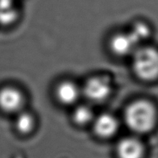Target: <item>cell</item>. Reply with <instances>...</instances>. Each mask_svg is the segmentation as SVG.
<instances>
[{"label":"cell","instance_id":"ba28073f","mask_svg":"<svg viewBox=\"0 0 158 158\" xmlns=\"http://www.w3.org/2000/svg\"><path fill=\"white\" fill-rule=\"evenodd\" d=\"M81 90L78 85L71 81H63L56 87L55 95L60 103L65 105H73L80 96Z\"/></svg>","mask_w":158,"mask_h":158},{"label":"cell","instance_id":"52a82bcc","mask_svg":"<svg viewBox=\"0 0 158 158\" xmlns=\"http://www.w3.org/2000/svg\"><path fill=\"white\" fill-rule=\"evenodd\" d=\"M93 125L95 134L102 139L113 137L119 129L118 120L110 113L99 115L93 121Z\"/></svg>","mask_w":158,"mask_h":158},{"label":"cell","instance_id":"3957f363","mask_svg":"<svg viewBox=\"0 0 158 158\" xmlns=\"http://www.w3.org/2000/svg\"><path fill=\"white\" fill-rule=\"evenodd\" d=\"M82 91L91 102H104L110 96L112 84L105 76H94L86 81Z\"/></svg>","mask_w":158,"mask_h":158},{"label":"cell","instance_id":"7a4b0ae2","mask_svg":"<svg viewBox=\"0 0 158 158\" xmlns=\"http://www.w3.org/2000/svg\"><path fill=\"white\" fill-rule=\"evenodd\" d=\"M132 57L133 69L138 78L144 81L157 80V48L152 46H140Z\"/></svg>","mask_w":158,"mask_h":158},{"label":"cell","instance_id":"8992f818","mask_svg":"<svg viewBox=\"0 0 158 158\" xmlns=\"http://www.w3.org/2000/svg\"><path fill=\"white\" fill-rule=\"evenodd\" d=\"M111 51L118 57H127L133 55L140 46L130 31L118 33L111 38L110 42Z\"/></svg>","mask_w":158,"mask_h":158},{"label":"cell","instance_id":"8fae6325","mask_svg":"<svg viewBox=\"0 0 158 158\" xmlns=\"http://www.w3.org/2000/svg\"><path fill=\"white\" fill-rule=\"evenodd\" d=\"M129 31L140 46V43L148 40L151 36V26L144 22H137Z\"/></svg>","mask_w":158,"mask_h":158},{"label":"cell","instance_id":"277c9868","mask_svg":"<svg viewBox=\"0 0 158 158\" xmlns=\"http://www.w3.org/2000/svg\"><path fill=\"white\" fill-rule=\"evenodd\" d=\"M24 102V94L16 87L4 85L0 88V111L9 114L19 113Z\"/></svg>","mask_w":158,"mask_h":158},{"label":"cell","instance_id":"9c48e42d","mask_svg":"<svg viewBox=\"0 0 158 158\" xmlns=\"http://www.w3.org/2000/svg\"><path fill=\"white\" fill-rule=\"evenodd\" d=\"M35 125V119L32 113L24 111L17 113L15 120V127L20 134H29L33 131Z\"/></svg>","mask_w":158,"mask_h":158},{"label":"cell","instance_id":"5b68a950","mask_svg":"<svg viewBox=\"0 0 158 158\" xmlns=\"http://www.w3.org/2000/svg\"><path fill=\"white\" fill-rule=\"evenodd\" d=\"M145 154L144 144L135 136L122 138L116 146L117 158H144Z\"/></svg>","mask_w":158,"mask_h":158},{"label":"cell","instance_id":"30bf717a","mask_svg":"<svg viewBox=\"0 0 158 158\" xmlns=\"http://www.w3.org/2000/svg\"><path fill=\"white\" fill-rule=\"evenodd\" d=\"M95 117L92 108L86 105H80L76 107L73 112V119L79 125H85L93 122Z\"/></svg>","mask_w":158,"mask_h":158},{"label":"cell","instance_id":"6da1fadb","mask_svg":"<svg viewBox=\"0 0 158 158\" xmlns=\"http://www.w3.org/2000/svg\"><path fill=\"white\" fill-rule=\"evenodd\" d=\"M127 125L133 132L146 134L155 128L158 112L155 105L147 99H137L128 105L124 112Z\"/></svg>","mask_w":158,"mask_h":158}]
</instances>
